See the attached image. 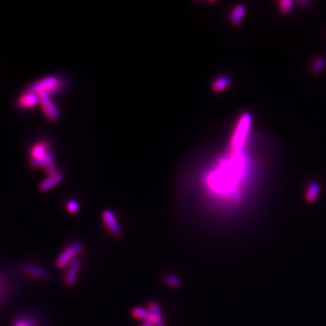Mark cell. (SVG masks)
<instances>
[{"label": "cell", "mask_w": 326, "mask_h": 326, "mask_svg": "<svg viewBox=\"0 0 326 326\" xmlns=\"http://www.w3.org/2000/svg\"><path fill=\"white\" fill-rule=\"evenodd\" d=\"M252 125V116L248 113H244L235 128V131L231 139V152H238L243 150L249 130Z\"/></svg>", "instance_id": "obj_1"}, {"label": "cell", "mask_w": 326, "mask_h": 326, "mask_svg": "<svg viewBox=\"0 0 326 326\" xmlns=\"http://www.w3.org/2000/svg\"><path fill=\"white\" fill-rule=\"evenodd\" d=\"M61 88V81L59 80V78L57 76L50 75V76L44 77V78L35 82V83H33L32 85L29 86L28 90L34 91L38 96L42 95V94H48L50 96L52 94L57 92Z\"/></svg>", "instance_id": "obj_2"}, {"label": "cell", "mask_w": 326, "mask_h": 326, "mask_svg": "<svg viewBox=\"0 0 326 326\" xmlns=\"http://www.w3.org/2000/svg\"><path fill=\"white\" fill-rule=\"evenodd\" d=\"M83 244L80 242H73L70 244L69 246H67L62 251L59 257H57L56 265L61 269L67 267L74 259L79 257V255L83 252Z\"/></svg>", "instance_id": "obj_3"}, {"label": "cell", "mask_w": 326, "mask_h": 326, "mask_svg": "<svg viewBox=\"0 0 326 326\" xmlns=\"http://www.w3.org/2000/svg\"><path fill=\"white\" fill-rule=\"evenodd\" d=\"M50 145L46 141H41L35 144L30 151V165L34 168H38L42 161L46 158L49 152Z\"/></svg>", "instance_id": "obj_4"}, {"label": "cell", "mask_w": 326, "mask_h": 326, "mask_svg": "<svg viewBox=\"0 0 326 326\" xmlns=\"http://www.w3.org/2000/svg\"><path fill=\"white\" fill-rule=\"evenodd\" d=\"M40 105L43 109V113L45 117L48 118L50 122H55L59 118L60 113L57 108V105L54 104L51 97L48 94L39 95Z\"/></svg>", "instance_id": "obj_5"}, {"label": "cell", "mask_w": 326, "mask_h": 326, "mask_svg": "<svg viewBox=\"0 0 326 326\" xmlns=\"http://www.w3.org/2000/svg\"><path fill=\"white\" fill-rule=\"evenodd\" d=\"M102 218H103V222H104L105 226L110 231L111 234H113L115 237L122 235V226L120 225L117 217L113 211H112L111 209H105L102 214Z\"/></svg>", "instance_id": "obj_6"}, {"label": "cell", "mask_w": 326, "mask_h": 326, "mask_svg": "<svg viewBox=\"0 0 326 326\" xmlns=\"http://www.w3.org/2000/svg\"><path fill=\"white\" fill-rule=\"evenodd\" d=\"M82 267V260L80 257L74 259L68 266L65 273V282L68 287H73L78 278L79 273Z\"/></svg>", "instance_id": "obj_7"}, {"label": "cell", "mask_w": 326, "mask_h": 326, "mask_svg": "<svg viewBox=\"0 0 326 326\" xmlns=\"http://www.w3.org/2000/svg\"><path fill=\"white\" fill-rule=\"evenodd\" d=\"M18 103L21 108H30L37 105L38 103L40 104L39 96L34 91L28 90L20 96L18 98Z\"/></svg>", "instance_id": "obj_8"}, {"label": "cell", "mask_w": 326, "mask_h": 326, "mask_svg": "<svg viewBox=\"0 0 326 326\" xmlns=\"http://www.w3.org/2000/svg\"><path fill=\"white\" fill-rule=\"evenodd\" d=\"M63 178H64V174L62 173L61 171H57V173L48 176V178L43 180V182L40 184V190L42 192L49 191L61 182Z\"/></svg>", "instance_id": "obj_9"}, {"label": "cell", "mask_w": 326, "mask_h": 326, "mask_svg": "<svg viewBox=\"0 0 326 326\" xmlns=\"http://www.w3.org/2000/svg\"><path fill=\"white\" fill-rule=\"evenodd\" d=\"M131 315L137 319V320H141L143 322H147V321H153L154 318L152 315V312L149 309H145L142 306H137L135 308L132 309L131 311ZM154 322V321H153Z\"/></svg>", "instance_id": "obj_10"}, {"label": "cell", "mask_w": 326, "mask_h": 326, "mask_svg": "<svg viewBox=\"0 0 326 326\" xmlns=\"http://www.w3.org/2000/svg\"><path fill=\"white\" fill-rule=\"evenodd\" d=\"M24 271L26 274L30 275V276H34L36 278L39 279H46L49 276L48 271L43 269L40 266H36V265H26L24 267Z\"/></svg>", "instance_id": "obj_11"}, {"label": "cell", "mask_w": 326, "mask_h": 326, "mask_svg": "<svg viewBox=\"0 0 326 326\" xmlns=\"http://www.w3.org/2000/svg\"><path fill=\"white\" fill-rule=\"evenodd\" d=\"M246 7L244 5L236 6L233 10L231 11L230 21L234 26H239L243 20L245 14H246Z\"/></svg>", "instance_id": "obj_12"}, {"label": "cell", "mask_w": 326, "mask_h": 326, "mask_svg": "<svg viewBox=\"0 0 326 326\" xmlns=\"http://www.w3.org/2000/svg\"><path fill=\"white\" fill-rule=\"evenodd\" d=\"M148 309L152 312L153 318H154V323L155 326H166L165 322L163 321L162 313H161L160 305L155 302H151L148 304Z\"/></svg>", "instance_id": "obj_13"}, {"label": "cell", "mask_w": 326, "mask_h": 326, "mask_svg": "<svg viewBox=\"0 0 326 326\" xmlns=\"http://www.w3.org/2000/svg\"><path fill=\"white\" fill-rule=\"evenodd\" d=\"M231 85V80L227 76H220L212 83V90L215 92H222Z\"/></svg>", "instance_id": "obj_14"}, {"label": "cell", "mask_w": 326, "mask_h": 326, "mask_svg": "<svg viewBox=\"0 0 326 326\" xmlns=\"http://www.w3.org/2000/svg\"><path fill=\"white\" fill-rule=\"evenodd\" d=\"M321 192V186L317 182H312L309 184L306 192H305V199L308 202H313L316 200L318 196Z\"/></svg>", "instance_id": "obj_15"}, {"label": "cell", "mask_w": 326, "mask_h": 326, "mask_svg": "<svg viewBox=\"0 0 326 326\" xmlns=\"http://www.w3.org/2000/svg\"><path fill=\"white\" fill-rule=\"evenodd\" d=\"M326 61L323 57H317L312 65V72L313 74H320L325 68Z\"/></svg>", "instance_id": "obj_16"}, {"label": "cell", "mask_w": 326, "mask_h": 326, "mask_svg": "<svg viewBox=\"0 0 326 326\" xmlns=\"http://www.w3.org/2000/svg\"><path fill=\"white\" fill-rule=\"evenodd\" d=\"M163 280H164V283H165L167 286H169V287H173V288H178V287L181 286V281H180V279H179V277H178L177 275H175V274H166Z\"/></svg>", "instance_id": "obj_17"}, {"label": "cell", "mask_w": 326, "mask_h": 326, "mask_svg": "<svg viewBox=\"0 0 326 326\" xmlns=\"http://www.w3.org/2000/svg\"><path fill=\"white\" fill-rule=\"evenodd\" d=\"M278 8L282 13L288 14L293 9V2L291 0H281L279 2Z\"/></svg>", "instance_id": "obj_18"}, {"label": "cell", "mask_w": 326, "mask_h": 326, "mask_svg": "<svg viewBox=\"0 0 326 326\" xmlns=\"http://www.w3.org/2000/svg\"><path fill=\"white\" fill-rule=\"evenodd\" d=\"M66 209L71 214H76L80 209V205L76 200H70L66 202Z\"/></svg>", "instance_id": "obj_19"}, {"label": "cell", "mask_w": 326, "mask_h": 326, "mask_svg": "<svg viewBox=\"0 0 326 326\" xmlns=\"http://www.w3.org/2000/svg\"><path fill=\"white\" fill-rule=\"evenodd\" d=\"M14 326H37L34 320L29 318H22L15 322Z\"/></svg>", "instance_id": "obj_20"}, {"label": "cell", "mask_w": 326, "mask_h": 326, "mask_svg": "<svg viewBox=\"0 0 326 326\" xmlns=\"http://www.w3.org/2000/svg\"><path fill=\"white\" fill-rule=\"evenodd\" d=\"M141 326H155V323L153 321H147V322H143V324Z\"/></svg>", "instance_id": "obj_21"}]
</instances>
